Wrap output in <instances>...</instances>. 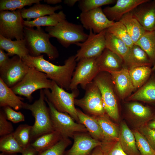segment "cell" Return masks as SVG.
I'll return each mask as SVG.
<instances>
[{
    "label": "cell",
    "instance_id": "cell-13",
    "mask_svg": "<svg viewBox=\"0 0 155 155\" xmlns=\"http://www.w3.org/2000/svg\"><path fill=\"white\" fill-rule=\"evenodd\" d=\"M29 68L22 59L15 55L10 59L4 67L0 68V78L11 88L22 80Z\"/></svg>",
    "mask_w": 155,
    "mask_h": 155
},
{
    "label": "cell",
    "instance_id": "cell-39",
    "mask_svg": "<svg viewBox=\"0 0 155 155\" xmlns=\"http://www.w3.org/2000/svg\"><path fill=\"white\" fill-rule=\"evenodd\" d=\"M101 142L100 147L104 155H128L123 150L119 140Z\"/></svg>",
    "mask_w": 155,
    "mask_h": 155
},
{
    "label": "cell",
    "instance_id": "cell-1",
    "mask_svg": "<svg viewBox=\"0 0 155 155\" xmlns=\"http://www.w3.org/2000/svg\"><path fill=\"white\" fill-rule=\"evenodd\" d=\"M44 55L34 57L30 54L22 59L28 66L45 73L48 78L55 82L60 87L70 90L72 76L76 66L75 55L69 57L62 65L53 64L44 58Z\"/></svg>",
    "mask_w": 155,
    "mask_h": 155
},
{
    "label": "cell",
    "instance_id": "cell-17",
    "mask_svg": "<svg viewBox=\"0 0 155 155\" xmlns=\"http://www.w3.org/2000/svg\"><path fill=\"white\" fill-rule=\"evenodd\" d=\"M149 0H117L115 5L107 6L103 11L108 18L111 21H119L125 14L132 11L140 5Z\"/></svg>",
    "mask_w": 155,
    "mask_h": 155
},
{
    "label": "cell",
    "instance_id": "cell-53",
    "mask_svg": "<svg viewBox=\"0 0 155 155\" xmlns=\"http://www.w3.org/2000/svg\"><path fill=\"white\" fill-rule=\"evenodd\" d=\"M152 71H153L155 70V64L153 65L152 68Z\"/></svg>",
    "mask_w": 155,
    "mask_h": 155
},
{
    "label": "cell",
    "instance_id": "cell-28",
    "mask_svg": "<svg viewBox=\"0 0 155 155\" xmlns=\"http://www.w3.org/2000/svg\"><path fill=\"white\" fill-rule=\"evenodd\" d=\"M65 20H66V15L61 10L58 13H55L49 16H42L33 20H24V26L32 28L42 26H53Z\"/></svg>",
    "mask_w": 155,
    "mask_h": 155
},
{
    "label": "cell",
    "instance_id": "cell-38",
    "mask_svg": "<svg viewBox=\"0 0 155 155\" xmlns=\"http://www.w3.org/2000/svg\"><path fill=\"white\" fill-rule=\"evenodd\" d=\"M41 0H0V11L21 9L26 6L40 3Z\"/></svg>",
    "mask_w": 155,
    "mask_h": 155
},
{
    "label": "cell",
    "instance_id": "cell-41",
    "mask_svg": "<svg viewBox=\"0 0 155 155\" xmlns=\"http://www.w3.org/2000/svg\"><path fill=\"white\" fill-rule=\"evenodd\" d=\"M71 143L69 138H62L53 146L37 155H64L65 149Z\"/></svg>",
    "mask_w": 155,
    "mask_h": 155
},
{
    "label": "cell",
    "instance_id": "cell-15",
    "mask_svg": "<svg viewBox=\"0 0 155 155\" xmlns=\"http://www.w3.org/2000/svg\"><path fill=\"white\" fill-rule=\"evenodd\" d=\"M88 133L75 134L73 138V145L65 152L64 155H90L95 148L101 146V141L93 138Z\"/></svg>",
    "mask_w": 155,
    "mask_h": 155
},
{
    "label": "cell",
    "instance_id": "cell-40",
    "mask_svg": "<svg viewBox=\"0 0 155 155\" xmlns=\"http://www.w3.org/2000/svg\"><path fill=\"white\" fill-rule=\"evenodd\" d=\"M133 132L135 137L137 148L140 155H155V151L138 130L135 129Z\"/></svg>",
    "mask_w": 155,
    "mask_h": 155
},
{
    "label": "cell",
    "instance_id": "cell-18",
    "mask_svg": "<svg viewBox=\"0 0 155 155\" xmlns=\"http://www.w3.org/2000/svg\"><path fill=\"white\" fill-rule=\"evenodd\" d=\"M117 92L122 99L128 96L135 89L131 78L129 70L123 67L118 71L109 73Z\"/></svg>",
    "mask_w": 155,
    "mask_h": 155
},
{
    "label": "cell",
    "instance_id": "cell-36",
    "mask_svg": "<svg viewBox=\"0 0 155 155\" xmlns=\"http://www.w3.org/2000/svg\"><path fill=\"white\" fill-rule=\"evenodd\" d=\"M128 108L132 115L146 123L152 118L154 113L150 108L137 103L133 102L128 105Z\"/></svg>",
    "mask_w": 155,
    "mask_h": 155
},
{
    "label": "cell",
    "instance_id": "cell-20",
    "mask_svg": "<svg viewBox=\"0 0 155 155\" xmlns=\"http://www.w3.org/2000/svg\"><path fill=\"white\" fill-rule=\"evenodd\" d=\"M123 61L124 66L129 70L139 66L150 67L152 65L146 53L135 44L130 48L129 53Z\"/></svg>",
    "mask_w": 155,
    "mask_h": 155
},
{
    "label": "cell",
    "instance_id": "cell-35",
    "mask_svg": "<svg viewBox=\"0 0 155 155\" xmlns=\"http://www.w3.org/2000/svg\"><path fill=\"white\" fill-rule=\"evenodd\" d=\"M32 128V126L26 124H22L19 125L13 132L14 137L24 149L30 146Z\"/></svg>",
    "mask_w": 155,
    "mask_h": 155
},
{
    "label": "cell",
    "instance_id": "cell-16",
    "mask_svg": "<svg viewBox=\"0 0 155 155\" xmlns=\"http://www.w3.org/2000/svg\"><path fill=\"white\" fill-rule=\"evenodd\" d=\"M150 1L140 5L131 12L133 17L148 31L155 30V1Z\"/></svg>",
    "mask_w": 155,
    "mask_h": 155
},
{
    "label": "cell",
    "instance_id": "cell-7",
    "mask_svg": "<svg viewBox=\"0 0 155 155\" xmlns=\"http://www.w3.org/2000/svg\"><path fill=\"white\" fill-rule=\"evenodd\" d=\"M93 81L101 93L105 113L115 121L119 118L118 104L111 75L108 72H99Z\"/></svg>",
    "mask_w": 155,
    "mask_h": 155
},
{
    "label": "cell",
    "instance_id": "cell-3",
    "mask_svg": "<svg viewBox=\"0 0 155 155\" xmlns=\"http://www.w3.org/2000/svg\"><path fill=\"white\" fill-rule=\"evenodd\" d=\"M45 95L41 89L38 99L32 104L25 103L24 109L30 110L35 119L31 132V140L47 133L54 131L49 107L45 102Z\"/></svg>",
    "mask_w": 155,
    "mask_h": 155
},
{
    "label": "cell",
    "instance_id": "cell-50",
    "mask_svg": "<svg viewBox=\"0 0 155 155\" xmlns=\"http://www.w3.org/2000/svg\"><path fill=\"white\" fill-rule=\"evenodd\" d=\"M79 0H65L64 3L69 7H73Z\"/></svg>",
    "mask_w": 155,
    "mask_h": 155
},
{
    "label": "cell",
    "instance_id": "cell-25",
    "mask_svg": "<svg viewBox=\"0 0 155 155\" xmlns=\"http://www.w3.org/2000/svg\"><path fill=\"white\" fill-rule=\"evenodd\" d=\"M77 109L79 123L84 125L88 133L93 138L101 142L104 140V135L98 123L93 116H90Z\"/></svg>",
    "mask_w": 155,
    "mask_h": 155
},
{
    "label": "cell",
    "instance_id": "cell-5",
    "mask_svg": "<svg viewBox=\"0 0 155 155\" xmlns=\"http://www.w3.org/2000/svg\"><path fill=\"white\" fill-rule=\"evenodd\" d=\"M50 90L43 89L45 98L57 110L67 113L79 123L74 102L75 98L79 94L78 89L73 90L71 92L69 93L53 81V86Z\"/></svg>",
    "mask_w": 155,
    "mask_h": 155
},
{
    "label": "cell",
    "instance_id": "cell-19",
    "mask_svg": "<svg viewBox=\"0 0 155 155\" xmlns=\"http://www.w3.org/2000/svg\"><path fill=\"white\" fill-rule=\"evenodd\" d=\"M100 72L109 73L118 71L124 67L123 60L117 55L106 48L96 58Z\"/></svg>",
    "mask_w": 155,
    "mask_h": 155
},
{
    "label": "cell",
    "instance_id": "cell-32",
    "mask_svg": "<svg viewBox=\"0 0 155 155\" xmlns=\"http://www.w3.org/2000/svg\"><path fill=\"white\" fill-rule=\"evenodd\" d=\"M147 54L152 65L155 64V30L146 31L135 44Z\"/></svg>",
    "mask_w": 155,
    "mask_h": 155
},
{
    "label": "cell",
    "instance_id": "cell-31",
    "mask_svg": "<svg viewBox=\"0 0 155 155\" xmlns=\"http://www.w3.org/2000/svg\"><path fill=\"white\" fill-rule=\"evenodd\" d=\"M105 44L106 48L117 55L123 61L127 56L130 48L121 40L107 32L106 30Z\"/></svg>",
    "mask_w": 155,
    "mask_h": 155
},
{
    "label": "cell",
    "instance_id": "cell-54",
    "mask_svg": "<svg viewBox=\"0 0 155 155\" xmlns=\"http://www.w3.org/2000/svg\"></svg>",
    "mask_w": 155,
    "mask_h": 155
},
{
    "label": "cell",
    "instance_id": "cell-26",
    "mask_svg": "<svg viewBox=\"0 0 155 155\" xmlns=\"http://www.w3.org/2000/svg\"><path fill=\"white\" fill-rule=\"evenodd\" d=\"M127 100L155 104V78L150 79L137 91L129 96Z\"/></svg>",
    "mask_w": 155,
    "mask_h": 155
},
{
    "label": "cell",
    "instance_id": "cell-6",
    "mask_svg": "<svg viewBox=\"0 0 155 155\" xmlns=\"http://www.w3.org/2000/svg\"><path fill=\"white\" fill-rule=\"evenodd\" d=\"M53 85V81L49 80L45 73L30 67L22 80L10 88L16 94L24 96L31 101L33 92L38 89L50 90Z\"/></svg>",
    "mask_w": 155,
    "mask_h": 155
},
{
    "label": "cell",
    "instance_id": "cell-9",
    "mask_svg": "<svg viewBox=\"0 0 155 155\" xmlns=\"http://www.w3.org/2000/svg\"><path fill=\"white\" fill-rule=\"evenodd\" d=\"M24 20L20 9L0 11V34L12 40L24 39Z\"/></svg>",
    "mask_w": 155,
    "mask_h": 155
},
{
    "label": "cell",
    "instance_id": "cell-22",
    "mask_svg": "<svg viewBox=\"0 0 155 155\" xmlns=\"http://www.w3.org/2000/svg\"><path fill=\"white\" fill-rule=\"evenodd\" d=\"M0 49L6 51L9 56L16 55L21 59L30 54L24 38L12 40L0 34Z\"/></svg>",
    "mask_w": 155,
    "mask_h": 155
},
{
    "label": "cell",
    "instance_id": "cell-4",
    "mask_svg": "<svg viewBox=\"0 0 155 155\" xmlns=\"http://www.w3.org/2000/svg\"><path fill=\"white\" fill-rule=\"evenodd\" d=\"M82 24H73L66 20L53 26L46 27L45 30L51 37L56 38L64 47L85 41L88 35L84 31Z\"/></svg>",
    "mask_w": 155,
    "mask_h": 155
},
{
    "label": "cell",
    "instance_id": "cell-37",
    "mask_svg": "<svg viewBox=\"0 0 155 155\" xmlns=\"http://www.w3.org/2000/svg\"><path fill=\"white\" fill-rule=\"evenodd\" d=\"M106 31L121 40L129 48L134 44L125 27L119 21L115 22L106 29Z\"/></svg>",
    "mask_w": 155,
    "mask_h": 155
},
{
    "label": "cell",
    "instance_id": "cell-46",
    "mask_svg": "<svg viewBox=\"0 0 155 155\" xmlns=\"http://www.w3.org/2000/svg\"><path fill=\"white\" fill-rule=\"evenodd\" d=\"M3 50L0 49V68L4 67L7 63L10 58L9 56Z\"/></svg>",
    "mask_w": 155,
    "mask_h": 155
},
{
    "label": "cell",
    "instance_id": "cell-24",
    "mask_svg": "<svg viewBox=\"0 0 155 155\" xmlns=\"http://www.w3.org/2000/svg\"><path fill=\"white\" fill-rule=\"evenodd\" d=\"M62 9L61 5L52 6L39 3L35 4L28 8H24L20 10L23 18L26 19V21H30L32 19H35L46 15L52 14L55 13L56 11Z\"/></svg>",
    "mask_w": 155,
    "mask_h": 155
},
{
    "label": "cell",
    "instance_id": "cell-42",
    "mask_svg": "<svg viewBox=\"0 0 155 155\" xmlns=\"http://www.w3.org/2000/svg\"><path fill=\"white\" fill-rule=\"evenodd\" d=\"M114 0H80L78 6L82 12H85L101 6L114 3Z\"/></svg>",
    "mask_w": 155,
    "mask_h": 155
},
{
    "label": "cell",
    "instance_id": "cell-29",
    "mask_svg": "<svg viewBox=\"0 0 155 155\" xmlns=\"http://www.w3.org/2000/svg\"><path fill=\"white\" fill-rule=\"evenodd\" d=\"M96 119L102 131L103 140H119L120 129L117 125L111 121L105 114L98 116H93Z\"/></svg>",
    "mask_w": 155,
    "mask_h": 155
},
{
    "label": "cell",
    "instance_id": "cell-12",
    "mask_svg": "<svg viewBox=\"0 0 155 155\" xmlns=\"http://www.w3.org/2000/svg\"><path fill=\"white\" fill-rule=\"evenodd\" d=\"M72 76L70 90L77 88L80 85L85 90L87 85L92 82L100 72L96 58L85 59L78 61Z\"/></svg>",
    "mask_w": 155,
    "mask_h": 155
},
{
    "label": "cell",
    "instance_id": "cell-23",
    "mask_svg": "<svg viewBox=\"0 0 155 155\" xmlns=\"http://www.w3.org/2000/svg\"><path fill=\"white\" fill-rule=\"evenodd\" d=\"M119 141L124 151L128 155H140L136 146L134 133L124 122L121 124Z\"/></svg>",
    "mask_w": 155,
    "mask_h": 155
},
{
    "label": "cell",
    "instance_id": "cell-10",
    "mask_svg": "<svg viewBox=\"0 0 155 155\" xmlns=\"http://www.w3.org/2000/svg\"><path fill=\"white\" fill-rule=\"evenodd\" d=\"M85 90V93L83 97L75 99V105L92 116H98L105 114L101 93L95 82L93 80L89 83Z\"/></svg>",
    "mask_w": 155,
    "mask_h": 155
},
{
    "label": "cell",
    "instance_id": "cell-51",
    "mask_svg": "<svg viewBox=\"0 0 155 155\" xmlns=\"http://www.w3.org/2000/svg\"><path fill=\"white\" fill-rule=\"evenodd\" d=\"M44 2L47 4L55 5L60 3L62 2L61 0H44Z\"/></svg>",
    "mask_w": 155,
    "mask_h": 155
},
{
    "label": "cell",
    "instance_id": "cell-8",
    "mask_svg": "<svg viewBox=\"0 0 155 155\" xmlns=\"http://www.w3.org/2000/svg\"><path fill=\"white\" fill-rule=\"evenodd\" d=\"M47 103L52 124L55 131L58 132L62 138H73L74 135L80 132L88 133L83 124L75 122L73 119L67 113L57 110L45 96Z\"/></svg>",
    "mask_w": 155,
    "mask_h": 155
},
{
    "label": "cell",
    "instance_id": "cell-52",
    "mask_svg": "<svg viewBox=\"0 0 155 155\" xmlns=\"http://www.w3.org/2000/svg\"><path fill=\"white\" fill-rule=\"evenodd\" d=\"M0 155H18V154H5L3 153H1L0 154Z\"/></svg>",
    "mask_w": 155,
    "mask_h": 155
},
{
    "label": "cell",
    "instance_id": "cell-11",
    "mask_svg": "<svg viewBox=\"0 0 155 155\" xmlns=\"http://www.w3.org/2000/svg\"><path fill=\"white\" fill-rule=\"evenodd\" d=\"M106 30L98 34H95L92 30H90L86 40L75 44L80 47L75 55L77 62L84 59L96 58L101 54L106 48Z\"/></svg>",
    "mask_w": 155,
    "mask_h": 155
},
{
    "label": "cell",
    "instance_id": "cell-44",
    "mask_svg": "<svg viewBox=\"0 0 155 155\" xmlns=\"http://www.w3.org/2000/svg\"><path fill=\"white\" fill-rule=\"evenodd\" d=\"M3 108V112L8 120L14 123L25 121V117L20 112H17L9 106Z\"/></svg>",
    "mask_w": 155,
    "mask_h": 155
},
{
    "label": "cell",
    "instance_id": "cell-33",
    "mask_svg": "<svg viewBox=\"0 0 155 155\" xmlns=\"http://www.w3.org/2000/svg\"><path fill=\"white\" fill-rule=\"evenodd\" d=\"M148 66H142L129 69V75L135 88H140L149 79L152 71Z\"/></svg>",
    "mask_w": 155,
    "mask_h": 155
},
{
    "label": "cell",
    "instance_id": "cell-21",
    "mask_svg": "<svg viewBox=\"0 0 155 155\" xmlns=\"http://www.w3.org/2000/svg\"><path fill=\"white\" fill-rule=\"evenodd\" d=\"M0 78V106H9L16 110L24 108L25 103Z\"/></svg>",
    "mask_w": 155,
    "mask_h": 155
},
{
    "label": "cell",
    "instance_id": "cell-27",
    "mask_svg": "<svg viewBox=\"0 0 155 155\" xmlns=\"http://www.w3.org/2000/svg\"><path fill=\"white\" fill-rule=\"evenodd\" d=\"M119 21L125 26L134 44L146 31L137 20L133 17L131 12L124 15Z\"/></svg>",
    "mask_w": 155,
    "mask_h": 155
},
{
    "label": "cell",
    "instance_id": "cell-34",
    "mask_svg": "<svg viewBox=\"0 0 155 155\" xmlns=\"http://www.w3.org/2000/svg\"><path fill=\"white\" fill-rule=\"evenodd\" d=\"M24 150L15 139L13 132L1 137L0 151L2 153L7 154L22 153Z\"/></svg>",
    "mask_w": 155,
    "mask_h": 155
},
{
    "label": "cell",
    "instance_id": "cell-2",
    "mask_svg": "<svg viewBox=\"0 0 155 155\" xmlns=\"http://www.w3.org/2000/svg\"><path fill=\"white\" fill-rule=\"evenodd\" d=\"M24 39L30 55L36 57L44 53L51 60H54L58 57V51L50 41L51 37L41 27L34 29L33 28L24 26Z\"/></svg>",
    "mask_w": 155,
    "mask_h": 155
},
{
    "label": "cell",
    "instance_id": "cell-14",
    "mask_svg": "<svg viewBox=\"0 0 155 155\" xmlns=\"http://www.w3.org/2000/svg\"><path fill=\"white\" fill-rule=\"evenodd\" d=\"M80 17L84 28L87 30H92L95 34L107 29L113 25L115 22L108 18L101 7L82 12Z\"/></svg>",
    "mask_w": 155,
    "mask_h": 155
},
{
    "label": "cell",
    "instance_id": "cell-45",
    "mask_svg": "<svg viewBox=\"0 0 155 155\" xmlns=\"http://www.w3.org/2000/svg\"><path fill=\"white\" fill-rule=\"evenodd\" d=\"M138 131L155 151V130L150 128L146 123H144L140 126Z\"/></svg>",
    "mask_w": 155,
    "mask_h": 155
},
{
    "label": "cell",
    "instance_id": "cell-48",
    "mask_svg": "<svg viewBox=\"0 0 155 155\" xmlns=\"http://www.w3.org/2000/svg\"><path fill=\"white\" fill-rule=\"evenodd\" d=\"M146 124L150 128L155 130V113Z\"/></svg>",
    "mask_w": 155,
    "mask_h": 155
},
{
    "label": "cell",
    "instance_id": "cell-49",
    "mask_svg": "<svg viewBox=\"0 0 155 155\" xmlns=\"http://www.w3.org/2000/svg\"><path fill=\"white\" fill-rule=\"evenodd\" d=\"M90 155H104L100 146L95 148Z\"/></svg>",
    "mask_w": 155,
    "mask_h": 155
},
{
    "label": "cell",
    "instance_id": "cell-47",
    "mask_svg": "<svg viewBox=\"0 0 155 155\" xmlns=\"http://www.w3.org/2000/svg\"><path fill=\"white\" fill-rule=\"evenodd\" d=\"M38 152L31 145L24 150L22 155H37Z\"/></svg>",
    "mask_w": 155,
    "mask_h": 155
},
{
    "label": "cell",
    "instance_id": "cell-43",
    "mask_svg": "<svg viewBox=\"0 0 155 155\" xmlns=\"http://www.w3.org/2000/svg\"><path fill=\"white\" fill-rule=\"evenodd\" d=\"M3 111H0V136L2 137L10 134L14 132L11 123L8 121Z\"/></svg>",
    "mask_w": 155,
    "mask_h": 155
},
{
    "label": "cell",
    "instance_id": "cell-30",
    "mask_svg": "<svg viewBox=\"0 0 155 155\" xmlns=\"http://www.w3.org/2000/svg\"><path fill=\"white\" fill-rule=\"evenodd\" d=\"M62 138L58 132L54 131L38 137L30 145L40 153L53 146Z\"/></svg>",
    "mask_w": 155,
    "mask_h": 155
}]
</instances>
